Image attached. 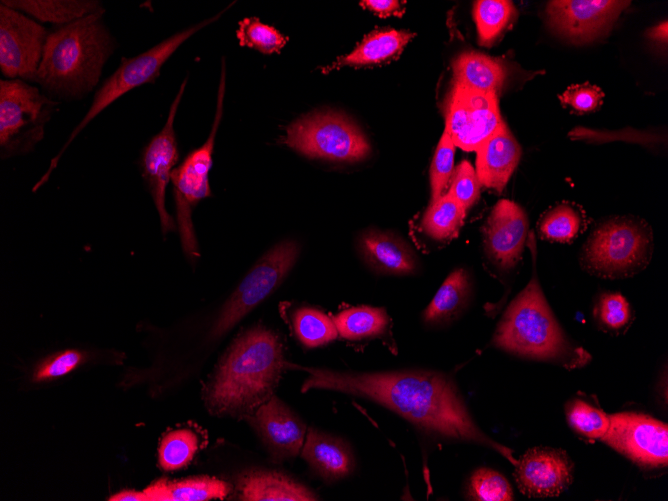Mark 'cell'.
<instances>
[{
	"instance_id": "obj_1",
	"label": "cell",
	"mask_w": 668,
	"mask_h": 501,
	"mask_svg": "<svg viewBox=\"0 0 668 501\" xmlns=\"http://www.w3.org/2000/svg\"><path fill=\"white\" fill-rule=\"evenodd\" d=\"M309 375L301 391L326 389L364 397L398 413L431 434L489 447L515 465L511 449L475 424L458 390L447 376L423 370L348 373L302 368Z\"/></svg>"
},
{
	"instance_id": "obj_2",
	"label": "cell",
	"mask_w": 668,
	"mask_h": 501,
	"mask_svg": "<svg viewBox=\"0 0 668 501\" xmlns=\"http://www.w3.org/2000/svg\"><path fill=\"white\" fill-rule=\"evenodd\" d=\"M282 366L277 335L262 327L248 330L223 356L208 388L207 404L215 412L251 414L272 397Z\"/></svg>"
},
{
	"instance_id": "obj_3",
	"label": "cell",
	"mask_w": 668,
	"mask_h": 501,
	"mask_svg": "<svg viewBox=\"0 0 668 501\" xmlns=\"http://www.w3.org/2000/svg\"><path fill=\"white\" fill-rule=\"evenodd\" d=\"M103 14H90L49 32L35 82L51 93L73 98L92 91L115 46Z\"/></svg>"
},
{
	"instance_id": "obj_4",
	"label": "cell",
	"mask_w": 668,
	"mask_h": 501,
	"mask_svg": "<svg viewBox=\"0 0 668 501\" xmlns=\"http://www.w3.org/2000/svg\"><path fill=\"white\" fill-rule=\"evenodd\" d=\"M493 343L509 352L556 362L573 369L591 359L582 347L574 346L556 321L536 276L505 311Z\"/></svg>"
},
{
	"instance_id": "obj_5",
	"label": "cell",
	"mask_w": 668,
	"mask_h": 501,
	"mask_svg": "<svg viewBox=\"0 0 668 501\" xmlns=\"http://www.w3.org/2000/svg\"><path fill=\"white\" fill-rule=\"evenodd\" d=\"M651 228L642 220L617 217L597 227L585 243L583 267L603 278H624L643 270L653 253Z\"/></svg>"
},
{
	"instance_id": "obj_6",
	"label": "cell",
	"mask_w": 668,
	"mask_h": 501,
	"mask_svg": "<svg viewBox=\"0 0 668 501\" xmlns=\"http://www.w3.org/2000/svg\"><path fill=\"white\" fill-rule=\"evenodd\" d=\"M229 7L209 19L175 33L135 57L122 58L117 69L103 81L95 93L89 110L74 128L59 155L52 160L50 168L37 183V187L41 186L47 180L51 170L56 166L58 159L67 146L93 119L124 94L146 83L154 82L159 76L163 64L178 47L200 29L219 19Z\"/></svg>"
},
{
	"instance_id": "obj_7",
	"label": "cell",
	"mask_w": 668,
	"mask_h": 501,
	"mask_svg": "<svg viewBox=\"0 0 668 501\" xmlns=\"http://www.w3.org/2000/svg\"><path fill=\"white\" fill-rule=\"evenodd\" d=\"M58 106L21 79L0 81V147L3 158L31 151Z\"/></svg>"
},
{
	"instance_id": "obj_8",
	"label": "cell",
	"mask_w": 668,
	"mask_h": 501,
	"mask_svg": "<svg viewBox=\"0 0 668 501\" xmlns=\"http://www.w3.org/2000/svg\"><path fill=\"white\" fill-rule=\"evenodd\" d=\"M284 142L308 157L342 162L363 160L371 151L360 128L335 112L310 114L296 120L288 126Z\"/></svg>"
},
{
	"instance_id": "obj_9",
	"label": "cell",
	"mask_w": 668,
	"mask_h": 501,
	"mask_svg": "<svg viewBox=\"0 0 668 501\" xmlns=\"http://www.w3.org/2000/svg\"><path fill=\"white\" fill-rule=\"evenodd\" d=\"M225 79V62L222 60L216 112L209 136L204 144L188 154L182 164L174 169L171 174L181 245L184 253L189 258L199 257L198 244L192 223V208L200 200L211 196L209 171L212 168L215 138L223 115Z\"/></svg>"
},
{
	"instance_id": "obj_10",
	"label": "cell",
	"mask_w": 668,
	"mask_h": 501,
	"mask_svg": "<svg viewBox=\"0 0 668 501\" xmlns=\"http://www.w3.org/2000/svg\"><path fill=\"white\" fill-rule=\"evenodd\" d=\"M299 253L297 243L284 241L270 249L248 272L224 304L213 328V338L224 335L270 295L289 273Z\"/></svg>"
},
{
	"instance_id": "obj_11",
	"label": "cell",
	"mask_w": 668,
	"mask_h": 501,
	"mask_svg": "<svg viewBox=\"0 0 668 501\" xmlns=\"http://www.w3.org/2000/svg\"><path fill=\"white\" fill-rule=\"evenodd\" d=\"M600 440L641 468L653 470L668 465L667 424L648 415H610V426Z\"/></svg>"
},
{
	"instance_id": "obj_12",
	"label": "cell",
	"mask_w": 668,
	"mask_h": 501,
	"mask_svg": "<svg viewBox=\"0 0 668 501\" xmlns=\"http://www.w3.org/2000/svg\"><path fill=\"white\" fill-rule=\"evenodd\" d=\"M49 32L24 13L0 3V69L7 79L35 82Z\"/></svg>"
},
{
	"instance_id": "obj_13",
	"label": "cell",
	"mask_w": 668,
	"mask_h": 501,
	"mask_svg": "<svg viewBox=\"0 0 668 501\" xmlns=\"http://www.w3.org/2000/svg\"><path fill=\"white\" fill-rule=\"evenodd\" d=\"M503 123L497 94L454 84L447 110L445 132L455 146L474 151Z\"/></svg>"
},
{
	"instance_id": "obj_14",
	"label": "cell",
	"mask_w": 668,
	"mask_h": 501,
	"mask_svg": "<svg viewBox=\"0 0 668 501\" xmlns=\"http://www.w3.org/2000/svg\"><path fill=\"white\" fill-rule=\"evenodd\" d=\"M186 83L187 78L182 82L170 106L163 128L150 140L142 153V175L157 209L164 235L176 230V223L165 207V194L171 180L172 168L179 158L174 120Z\"/></svg>"
},
{
	"instance_id": "obj_15",
	"label": "cell",
	"mask_w": 668,
	"mask_h": 501,
	"mask_svg": "<svg viewBox=\"0 0 668 501\" xmlns=\"http://www.w3.org/2000/svg\"><path fill=\"white\" fill-rule=\"evenodd\" d=\"M629 1L559 0L547 6L548 21L559 35L575 43L605 34Z\"/></svg>"
},
{
	"instance_id": "obj_16",
	"label": "cell",
	"mask_w": 668,
	"mask_h": 501,
	"mask_svg": "<svg viewBox=\"0 0 668 501\" xmlns=\"http://www.w3.org/2000/svg\"><path fill=\"white\" fill-rule=\"evenodd\" d=\"M514 467L517 487L529 498L557 497L573 482L574 463L562 449L530 448L517 459Z\"/></svg>"
},
{
	"instance_id": "obj_17",
	"label": "cell",
	"mask_w": 668,
	"mask_h": 501,
	"mask_svg": "<svg viewBox=\"0 0 668 501\" xmlns=\"http://www.w3.org/2000/svg\"><path fill=\"white\" fill-rule=\"evenodd\" d=\"M246 419L276 461L293 458L302 449L306 426L276 396L260 405L254 413L247 415Z\"/></svg>"
},
{
	"instance_id": "obj_18",
	"label": "cell",
	"mask_w": 668,
	"mask_h": 501,
	"mask_svg": "<svg viewBox=\"0 0 668 501\" xmlns=\"http://www.w3.org/2000/svg\"><path fill=\"white\" fill-rule=\"evenodd\" d=\"M528 232V219L520 206L500 200L484 226V246L500 268L510 269L519 261Z\"/></svg>"
},
{
	"instance_id": "obj_19",
	"label": "cell",
	"mask_w": 668,
	"mask_h": 501,
	"mask_svg": "<svg viewBox=\"0 0 668 501\" xmlns=\"http://www.w3.org/2000/svg\"><path fill=\"white\" fill-rule=\"evenodd\" d=\"M476 152V174L480 184L501 192L521 156V148L504 122Z\"/></svg>"
},
{
	"instance_id": "obj_20",
	"label": "cell",
	"mask_w": 668,
	"mask_h": 501,
	"mask_svg": "<svg viewBox=\"0 0 668 501\" xmlns=\"http://www.w3.org/2000/svg\"><path fill=\"white\" fill-rule=\"evenodd\" d=\"M301 456L326 481L342 479L355 467L353 453L344 440L313 427L308 429Z\"/></svg>"
},
{
	"instance_id": "obj_21",
	"label": "cell",
	"mask_w": 668,
	"mask_h": 501,
	"mask_svg": "<svg viewBox=\"0 0 668 501\" xmlns=\"http://www.w3.org/2000/svg\"><path fill=\"white\" fill-rule=\"evenodd\" d=\"M240 499L246 501H313L317 496L305 485L277 471L253 469L238 483Z\"/></svg>"
},
{
	"instance_id": "obj_22",
	"label": "cell",
	"mask_w": 668,
	"mask_h": 501,
	"mask_svg": "<svg viewBox=\"0 0 668 501\" xmlns=\"http://www.w3.org/2000/svg\"><path fill=\"white\" fill-rule=\"evenodd\" d=\"M359 247L366 262L388 274H409L417 267L412 249L399 237L376 230L363 233Z\"/></svg>"
},
{
	"instance_id": "obj_23",
	"label": "cell",
	"mask_w": 668,
	"mask_h": 501,
	"mask_svg": "<svg viewBox=\"0 0 668 501\" xmlns=\"http://www.w3.org/2000/svg\"><path fill=\"white\" fill-rule=\"evenodd\" d=\"M413 35L390 28L375 30L366 35L351 53L326 67L324 72L344 66L360 67L384 62L398 55Z\"/></svg>"
},
{
	"instance_id": "obj_24",
	"label": "cell",
	"mask_w": 668,
	"mask_h": 501,
	"mask_svg": "<svg viewBox=\"0 0 668 501\" xmlns=\"http://www.w3.org/2000/svg\"><path fill=\"white\" fill-rule=\"evenodd\" d=\"M231 491L227 482L209 476L182 480L160 479L143 490L147 501H205L223 499Z\"/></svg>"
},
{
	"instance_id": "obj_25",
	"label": "cell",
	"mask_w": 668,
	"mask_h": 501,
	"mask_svg": "<svg viewBox=\"0 0 668 501\" xmlns=\"http://www.w3.org/2000/svg\"><path fill=\"white\" fill-rule=\"evenodd\" d=\"M0 3L24 13L37 22L51 23L55 27L104 11L99 1L92 0H2Z\"/></svg>"
},
{
	"instance_id": "obj_26",
	"label": "cell",
	"mask_w": 668,
	"mask_h": 501,
	"mask_svg": "<svg viewBox=\"0 0 668 501\" xmlns=\"http://www.w3.org/2000/svg\"><path fill=\"white\" fill-rule=\"evenodd\" d=\"M455 84L496 93L502 86L506 71L500 60L477 52H465L453 62Z\"/></svg>"
},
{
	"instance_id": "obj_27",
	"label": "cell",
	"mask_w": 668,
	"mask_h": 501,
	"mask_svg": "<svg viewBox=\"0 0 668 501\" xmlns=\"http://www.w3.org/2000/svg\"><path fill=\"white\" fill-rule=\"evenodd\" d=\"M469 296L468 273L459 268L446 278L425 309L423 314L425 322L441 324L453 320L465 308Z\"/></svg>"
},
{
	"instance_id": "obj_28",
	"label": "cell",
	"mask_w": 668,
	"mask_h": 501,
	"mask_svg": "<svg viewBox=\"0 0 668 501\" xmlns=\"http://www.w3.org/2000/svg\"><path fill=\"white\" fill-rule=\"evenodd\" d=\"M332 320L341 337L356 340L381 334L389 318L382 308L362 306L343 310Z\"/></svg>"
},
{
	"instance_id": "obj_29",
	"label": "cell",
	"mask_w": 668,
	"mask_h": 501,
	"mask_svg": "<svg viewBox=\"0 0 668 501\" xmlns=\"http://www.w3.org/2000/svg\"><path fill=\"white\" fill-rule=\"evenodd\" d=\"M466 210L447 192L431 202L422 219V229L433 239L446 240L460 229Z\"/></svg>"
},
{
	"instance_id": "obj_30",
	"label": "cell",
	"mask_w": 668,
	"mask_h": 501,
	"mask_svg": "<svg viewBox=\"0 0 668 501\" xmlns=\"http://www.w3.org/2000/svg\"><path fill=\"white\" fill-rule=\"evenodd\" d=\"M473 15L480 44L490 46L513 19L515 8L510 1L480 0L474 4Z\"/></svg>"
},
{
	"instance_id": "obj_31",
	"label": "cell",
	"mask_w": 668,
	"mask_h": 501,
	"mask_svg": "<svg viewBox=\"0 0 668 501\" xmlns=\"http://www.w3.org/2000/svg\"><path fill=\"white\" fill-rule=\"evenodd\" d=\"M294 331L306 347L324 345L337 337V329L329 316L313 308H299L293 315Z\"/></svg>"
},
{
	"instance_id": "obj_32",
	"label": "cell",
	"mask_w": 668,
	"mask_h": 501,
	"mask_svg": "<svg viewBox=\"0 0 668 501\" xmlns=\"http://www.w3.org/2000/svg\"><path fill=\"white\" fill-rule=\"evenodd\" d=\"M565 414L573 431L588 441L600 440L610 426V415L581 399L569 401Z\"/></svg>"
},
{
	"instance_id": "obj_33",
	"label": "cell",
	"mask_w": 668,
	"mask_h": 501,
	"mask_svg": "<svg viewBox=\"0 0 668 501\" xmlns=\"http://www.w3.org/2000/svg\"><path fill=\"white\" fill-rule=\"evenodd\" d=\"M198 449L197 435L189 429H176L167 433L159 446V465L172 471L187 466Z\"/></svg>"
},
{
	"instance_id": "obj_34",
	"label": "cell",
	"mask_w": 668,
	"mask_h": 501,
	"mask_svg": "<svg viewBox=\"0 0 668 501\" xmlns=\"http://www.w3.org/2000/svg\"><path fill=\"white\" fill-rule=\"evenodd\" d=\"M237 38L241 46L254 48L265 54L280 52L288 42V37L256 17L244 18L239 22Z\"/></svg>"
},
{
	"instance_id": "obj_35",
	"label": "cell",
	"mask_w": 668,
	"mask_h": 501,
	"mask_svg": "<svg viewBox=\"0 0 668 501\" xmlns=\"http://www.w3.org/2000/svg\"><path fill=\"white\" fill-rule=\"evenodd\" d=\"M466 496L469 500L478 501H511L514 498L508 480L489 468L473 472L467 484Z\"/></svg>"
},
{
	"instance_id": "obj_36",
	"label": "cell",
	"mask_w": 668,
	"mask_h": 501,
	"mask_svg": "<svg viewBox=\"0 0 668 501\" xmlns=\"http://www.w3.org/2000/svg\"><path fill=\"white\" fill-rule=\"evenodd\" d=\"M580 226V214L572 206L560 204L543 216L539 224V231L549 240L566 243L576 237Z\"/></svg>"
},
{
	"instance_id": "obj_37",
	"label": "cell",
	"mask_w": 668,
	"mask_h": 501,
	"mask_svg": "<svg viewBox=\"0 0 668 501\" xmlns=\"http://www.w3.org/2000/svg\"><path fill=\"white\" fill-rule=\"evenodd\" d=\"M455 145L444 131L434 154L430 169L432 201L443 194L453 175Z\"/></svg>"
},
{
	"instance_id": "obj_38",
	"label": "cell",
	"mask_w": 668,
	"mask_h": 501,
	"mask_svg": "<svg viewBox=\"0 0 668 501\" xmlns=\"http://www.w3.org/2000/svg\"><path fill=\"white\" fill-rule=\"evenodd\" d=\"M597 322L609 331H620L631 319V307L620 293H603L594 308Z\"/></svg>"
},
{
	"instance_id": "obj_39",
	"label": "cell",
	"mask_w": 668,
	"mask_h": 501,
	"mask_svg": "<svg viewBox=\"0 0 668 501\" xmlns=\"http://www.w3.org/2000/svg\"><path fill=\"white\" fill-rule=\"evenodd\" d=\"M448 193L465 209L471 207L479 197L480 182L476 171L467 161L461 162L451 178Z\"/></svg>"
},
{
	"instance_id": "obj_40",
	"label": "cell",
	"mask_w": 668,
	"mask_h": 501,
	"mask_svg": "<svg viewBox=\"0 0 668 501\" xmlns=\"http://www.w3.org/2000/svg\"><path fill=\"white\" fill-rule=\"evenodd\" d=\"M603 98L604 93L601 89L589 83L573 85L560 96L565 106L577 112H590L597 109Z\"/></svg>"
},
{
	"instance_id": "obj_41",
	"label": "cell",
	"mask_w": 668,
	"mask_h": 501,
	"mask_svg": "<svg viewBox=\"0 0 668 501\" xmlns=\"http://www.w3.org/2000/svg\"><path fill=\"white\" fill-rule=\"evenodd\" d=\"M82 352L69 349L60 352L42 363L34 374V380L57 378L74 370L82 361Z\"/></svg>"
},
{
	"instance_id": "obj_42",
	"label": "cell",
	"mask_w": 668,
	"mask_h": 501,
	"mask_svg": "<svg viewBox=\"0 0 668 501\" xmlns=\"http://www.w3.org/2000/svg\"><path fill=\"white\" fill-rule=\"evenodd\" d=\"M360 6L383 18L392 15L401 16L404 12L400 2L396 0H365L360 1Z\"/></svg>"
},
{
	"instance_id": "obj_43",
	"label": "cell",
	"mask_w": 668,
	"mask_h": 501,
	"mask_svg": "<svg viewBox=\"0 0 668 501\" xmlns=\"http://www.w3.org/2000/svg\"><path fill=\"white\" fill-rule=\"evenodd\" d=\"M110 501H147V497L143 491H122L109 497Z\"/></svg>"
},
{
	"instance_id": "obj_44",
	"label": "cell",
	"mask_w": 668,
	"mask_h": 501,
	"mask_svg": "<svg viewBox=\"0 0 668 501\" xmlns=\"http://www.w3.org/2000/svg\"><path fill=\"white\" fill-rule=\"evenodd\" d=\"M649 36L659 41L667 40V21L651 29Z\"/></svg>"
}]
</instances>
